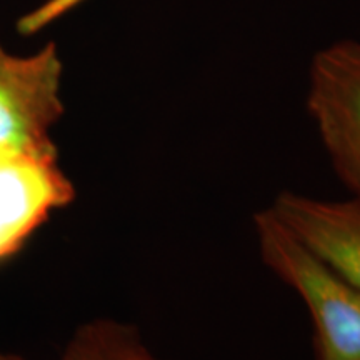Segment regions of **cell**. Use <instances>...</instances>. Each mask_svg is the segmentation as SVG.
Instances as JSON below:
<instances>
[{"label": "cell", "mask_w": 360, "mask_h": 360, "mask_svg": "<svg viewBox=\"0 0 360 360\" xmlns=\"http://www.w3.org/2000/svg\"><path fill=\"white\" fill-rule=\"evenodd\" d=\"M254 233L265 267L307 309L315 360H360V289L305 245L270 207L254 215Z\"/></svg>", "instance_id": "cell-1"}, {"label": "cell", "mask_w": 360, "mask_h": 360, "mask_svg": "<svg viewBox=\"0 0 360 360\" xmlns=\"http://www.w3.org/2000/svg\"><path fill=\"white\" fill-rule=\"evenodd\" d=\"M307 107L337 175L360 200V42L340 40L312 58Z\"/></svg>", "instance_id": "cell-2"}, {"label": "cell", "mask_w": 360, "mask_h": 360, "mask_svg": "<svg viewBox=\"0 0 360 360\" xmlns=\"http://www.w3.org/2000/svg\"><path fill=\"white\" fill-rule=\"evenodd\" d=\"M57 45L13 56L0 45V148L58 154L52 129L64 115Z\"/></svg>", "instance_id": "cell-3"}, {"label": "cell", "mask_w": 360, "mask_h": 360, "mask_svg": "<svg viewBox=\"0 0 360 360\" xmlns=\"http://www.w3.org/2000/svg\"><path fill=\"white\" fill-rule=\"evenodd\" d=\"M74 197L75 187L58 154L0 148V262L15 255Z\"/></svg>", "instance_id": "cell-4"}, {"label": "cell", "mask_w": 360, "mask_h": 360, "mask_svg": "<svg viewBox=\"0 0 360 360\" xmlns=\"http://www.w3.org/2000/svg\"><path fill=\"white\" fill-rule=\"evenodd\" d=\"M269 207L305 245L360 289V200H323L282 191Z\"/></svg>", "instance_id": "cell-5"}, {"label": "cell", "mask_w": 360, "mask_h": 360, "mask_svg": "<svg viewBox=\"0 0 360 360\" xmlns=\"http://www.w3.org/2000/svg\"><path fill=\"white\" fill-rule=\"evenodd\" d=\"M60 360H165L146 344L137 327L94 319L75 328Z\"/></svg>", "instance_id": "cell-6"}, {"label": "cell", "mask_w": 360, "mask_h": 360, "mask_svg": "<svg viewBox=\"0 0 360 360\" xmlns=\"http://www.w3.org/2000/svg\"><path fill=\"white\" fill-rule=\"evenodd\" d=\"M79 2H82V0H47L40 7L34 8L32 12L20 17L19 22H17V30L22 35L37 34L51 24V22L58 19L60 15H64L72 7L77 6Z\"/></svg>", "instance_id": "cell-7"}, {"label": "cell", "mask_w": 360, "mask_h": 360, "mask_svg": "<svg viewBox=\"0 0 360 360\" xmlns=\"http://www.w3.org/2000/svg\"><path fill=\"white\" fill-rule=\"evenodd\" d=\"M0 360H29V359H25L24 355L13 354V352H4V350H0Z\"/></svg>", "instance_id": "cell-8"}]
</instances>
